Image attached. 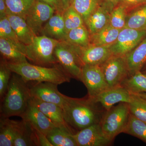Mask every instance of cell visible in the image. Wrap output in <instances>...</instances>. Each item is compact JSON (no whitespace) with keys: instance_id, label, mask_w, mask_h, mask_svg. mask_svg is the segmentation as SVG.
Wrapping results in <instances>:
<instances>
[{"instance_id":"1","label":"cell","mask_w":146,"mask_h":146,"mask_svg":"<svg viewBox=\"0 0 146 146\" xmlns=\"http://www.w3.org/2000/svg\"><path fill=\"white\" fill-rule=\"evenodd\" d=\"M62 108L65 121L77 132L92 125L100 123L105 111L89 96L76 98L64 95Z\"/></svg>"},{"instance_id":"2","label":"cell","mask_w":146,"mask_h":146,"mask_svg":"<svg viewBox=\"0 0 146 146\" xmlns=\"http://www.w3.org/2000/svg\"><path fill=\"white\" fill-rule=\"evenodd\" d=\"M8 89L1 102V117L19 116L25 111L31 98L28 82L21 76L13 72Z\"/></svg>"},{"instance_id":"3","label":"cell","mask_w":146,"mask_h":146,"mask_svg":"<svg viewBox=\"0 0 146 146\" xmlns=\"http://www.w3.org/2000/svg\"><path fill=\"white\" fill-rule=\"evenodd\" d=\"M7 64L13 72L18 74L27 82H47L59 85L70 82L72 78L58 64L50 68L33 65L28 61L16 63L7 62Z\"/></svg>"},{"instance_id":"4","label":"cell","mask_w":146,"mask_h":146,"mask_svg":"<svg viewBox=\"0 0 146 146\" xmlns=\"http://www.w3.org/2000/svg\"><path fill=\"white\" fill-rule=\"evenodd\" d=\"M130 115L128 103L121 102L105 111L100 124L105 136L113 142L119 134L123 133Z\"/></svg>"},{"instance_id":"5","label":"cell","mask_w":146,"mask_h":146,"mask_svg":"<svg viewBox=\"0 0 146 146\" xmlns=\"http://www.w3.org/2000/svg\"><path fill=\"white\" fill-rule=\"evenodd\" d=\"M59 42L45 35L35 36L30 44L26 45V56L36 65L44 66L58 64L54 52Z\"/></svg>"},{"instance_id":"6","label":"cell","mask_w":146,"mask_h":146,"mask_svg":"<svg viewBox=\"0 0 146 146\" xmlns=\"http://www.w3.org/2000/svg\"><path fill=\"white\" fill-rule=\"evenodd\" d=\"M54 54L58 63L70 76L81 81L82 66L72 46L65 41L59 42Z\"/></svg>"},{"instance_id":"7","label":"cell","mask_w":146,"mask_h":146,"mask_svg":"<svg viewBox=\"0 0 146 146\" xmlns=\"http://www.w3.org/2000/svg\"><path fill=\"white\" fill-rule=\"evenodd\" d=\"M100 66L109 89L121 86L123 82L129 76L124 56L112 55Z\"/></svg>"},{"instance_id":"8","label":"cell","mask_w":146,"mask_h":146,"mask_svg":"<svg viewBox=\"0 0 146 146\" xmlns=\"http://www.w3.org/2000/svg\"><path fill=\"white\" fill-rule=\"evenodd\" d=\"M146 36V30L124 28L121 30L115 43L109 47L110 50L114 55H125L135 48Z\"/></svg>"},{"instance_id":"9","label":"cell","mask_w":146,"mask_h":146,"mask_svg":"<svg viewBox=\"0 0 146 146\" xmlns=\"http://www.w3.org/2000/svg\"><path fill=\"white\" fill-rule=\"evenodd\" d=\"M81 81L86 86L90 98L109 89L100 65H84Z\"/></svg>"},{"instance_id":"10","label":"cell","mask_w":146,"mask_h":146,"mask_svg":"<svg viewBox=\"0 0 146 146\" xmlns=\"http://www.w3.org/2000/svg\"><path fill=\"white\" fill-rule=\"evenodd\" d=\"M55 12L50 6L39 0H36L26 16L27 24L35 36L39 35L44 23Z\"/></svg>"},{"instance_id":"11","label":"cell","mask_w":146,"mask_h":146,"mask_svg":"<svg viewBox=\"0 0 146 146\" xmlns=\"http://www.w3.org/2000/svg\"><path fill=\"white\" fill-rule=\"evenodd\" d=\"M70 45L76 54L82 67L84 65H101L113 55L109 47L90 44L84 47Z\"/></svg>"},{"instance_id":"12","label":"cell","mask_w":146,"mask_h":146,"mask_svg":"<svg viewBox=\"0 0 146 146\" xmlns=\"http://www.w3.org/2000/svg\"><path fill=\"white\" fill-rule=\"evenodd\" d=\"M29 85L32 98L47 102L52 103L62 108L64 95L58 89V84L44 82Z\"/></svg>"},{"instance_id":"13","label":"cell","mask_w":146,"mask_h":146,"mask_svg":"<svg viewBox=\"0 0 146 146\" xmlns=\"http://www.w3.org/2000/svg\"><path fill=\"white\" fill-rule=\"evenodd\" d=\"M73 136L78 146H107L112 143L105 136L100 123L89 126Z\"/></svg>"},{"instance_id":"14","label":"cell","mask_w":146,"mask_h":146,"mask_svg":"<svg viewBox=\"0 0 146 146\" xmlns=\"http://www.w3.org/2000/svg\"><path fill=\"white\" fill-rule=\"evenodd\" d=\"M131 94L128 90L120 86L110 88L91 98L99 104L105 111H107L116 104L129 103L131 100Z\"/></svg>"},{"instance_id":"15","label":"cell","mask_w":146,"mask_h":146,"mask_svg":"<svg viewBox=\"0 0 146 146\" xmlns=\"http://www.w3.org/2000/svg\"><path fill=\"white\" fill-rule=\"evenodd\" d=\"M21 117L33 127L39 130L46 136L56 127L46 115L30 102Z\"/></svg>"},{"instance_id":"16","label":"cell","mask_w":146,"mask_h":146,"mask_svg":"<svg viewBox=\"0 0 146 146\" xmlns=\"http://www.w3.org/2000/svg\"><path fill=\"white\" fill-rule=\"evenodd\" d=\"M114 7L103 1L89 16L85 25L90 33L94 34L110 25V15Z\"/></svg>"},{"instance_id":"17","label":"cell","mask_w":146,"mask_h":146,"mask_svg":"<svg viewBox=\"0 0 146 146\" xmlns=\"http://www.w3.org/2000/svg\"><path fill=\"white\" fill-rule=\"evenodd\" d=\"M30 102L46 115L56 126L70 131L75 134L74 132H73L74 131L65 121L63 109L60 106L52 103L42 101L32 97Z\"/></svg>"},{"instance_id":"18","label":"cell","mask_w":146,"mask_h":146,"mask_svg":"<svg viewBox=\"0 0 146 146\" xmlns=\"http://www.w3.org/2000/svg\"><path fill=\"white\" fill-rule=\"evenodd\" d=\"M40 34L59 42L66 40L67 33L63 14L56 13L44 26Z\"/></svg>"},{"instance_id":"19","label":"cell","mask_w":146,"mask_h":146,"mask_svg":"<svg viewBox=\"0 0 146 146\" xmlns=\"http://www.w3.org/2000/svg\"><path fill=\"white\" fill-rule=\"evenodd\" d=\"M124 56L129 76L141 71L146 63V36L135 48Z\"/></svg>"},{"instance_id":"20","label":"cell","mask_w":146,"mask_h":146,"mask_svg":"<svg viewBox=\"0 0 146 146\" xmlns=\"http://www.w3.org/2000/svg\"><path fill=\"white\" fill-rule=\"evenodd\" d=\"M11 25L20 41L28 45L32 42L35 35L27 24L25 18L13 14H7Z\"/></svg>"},{"instance_id":"21","label":"cell","mask_w":146,"mask_h":146,"mask_svg":"<svg viewBox=\"0 0 146 146\" xmlns=\"http://www.w3.org/2000/svg\"><path fill=\"white\" fill-rule=\"evenodd\" d=\"M0 52L7 63L27 62L25 54L18 47L7 39L0 38Z\"/></svg>"},{"instance_id":"22","label":"cell","mask_w":146,"mask_h":146,"mask_svg":"<svg viewBox=\"0 0 146 146\" xmlns=\"http://www.w3.org/2000/svg\"><path fill=\"white\" fill-rule=\"evenodd\" d=\"M20 121L1 117L0 119V146H13Z\"/></svg>"},{"instance_id":"23","label":"cell","mask_w":146,"mask_h":146,"mask_svg":"<svg viewBox=\"0 0 146 146\" xmlns=\"http://www.w3.org/2000/svg\"><path fill=\"white\" fill-rule=\"evenodd\" d=\"M121 29H115L110 25L94 34L90 35V44L110 47L117 38Z\"/></svg>"},{"instance_id":"24","label":"cell","mask_w":146,"mask_h":146,"mask_svg":"<svg viewBox=\"0 0 146 146\" xmlns=\"http://www.w3.org/2000/svg\"><path fill=\"white\" fill-rule=\"evenodd\" d=\"M37 146L34 129L22 119L20 121L13 146Z\"/></svg>"},{"instance_id":"25","label":"cell","mask_w":146,"mask_h":146,"mask_svg":"<svg viewBox=\"0 0 146 146\" xmlns=\"http://www.w3.org/2000/svg\"><path fill=\"white\" fill-rule=\"evenodd\" d=\"M125 27L138 30H146V3L127 12Z\"/></svg>"},{"instance_id":"26","label":"cell","mask_w":146,"mask_h":146,"mask_svg":"<svg viewBox=\"0 0 146 146\" xmlns=\"http://www.w3.org/2000/svg\"><path fill=\"white\" fill-rule=\"evenodd\" d=\"M74 134L70 131L56 127L47 137L53 146H78Z\"/></svg>"},{"instance_id":"27","label":"cell","mask_w":146,"mask_h":146,"mask_svg":"<svg viewBox=\"0 0 146 146\" xmlns=\"http://www.w3.org/2000/svg\"><path fill=\"white\" fill-rule=\"evenodd\" d=\"M65 42L76 46H87L90 44V33L85 25H83L68 32Z\"/></svg>"},{"instance_id":"28","label":"cell","mask_w":146,"mask_h":146,"mask_svg":"<svg viewBox=\"0 0 146 146\" xmlns=\"http://www.w3.org/2000/svg\"><path fill=\"white\" fill-rule=\"evenodd\" d=\"M121 86L131 93H146V75L141 71L129 76L123 82Z\"/></svg>"},{"instance_id":"29","label":"cell","mask_w":146,"mask_h":146,"mask_svg":"<svg viewBox=\"0 0 146 146\" xmlns=\"http://www.w3.org/2000/svg\"><path fill=\"white\" fill-rule=\"evenodd\" d=\"M103 1L104 0H73L70 6L81 16L85 23L89 16Z\"/></svg>"},{"instance_id":"30","label":"cell","mask_w":146,"mask_h":146,"mask_svg":"<svg viewBox=\"0 0 146 146\" xmlns=\"http://www.w3.org/2000/svg\"><path fill=\"white\" fill-rule=\"evenodd\" d=\"M139 138L146 144V122L130 114L128 122L123 132Z\"/></svg>"},{"instance_id":"31","label":"cell","mask_w":146,"mask_h":146,"mask_svg":"<svg viewBox=\"0 0 146 146\" xmlns=\"http://www.w3.org/2000/svg\"><path fill=\"white\" fill-rule=\"evenodd\" d=\"M0 38L10 41L18 47L26 55V45L19 41L7 16L0 18Z\"/></svg>"},{"instance_id":"32","label":"cell","mask_w":146,"mask_h":146,"mask_svg":"<svg viewBox=\"0 0 146 146\" xmlns=\"http://www.w3.org/2000/svg\"><path fill=\"white\" fill-rule=\"evenodd\" d=\"M36 0H6V15L13 14L25 18Z\"/></svg>"},{"instance_id":"33","label":"cell","mask_w":146,"mask_h":146,"mask_svg":"<svg viewBox=\"0 0 146 146\" xmlns=\"http://www.w3.org/2000/svg\"><path fill=\"white\" fill-rule=\"evenodd\" d=\"M131 94V100L128 103L130 114L146 122V100L136 94Z\"/></svg>"},{"instance_id":"34","label":"cell","mask_w":146,"mask_h":146,"mask_svg":"<svg viewBox=\"0 0 146 146\" xmlns=\"http://www.w3.org/2000/svg\"><path fill=\"white\" fill-rule=\"evenodd\" d=\"M63 16L67 34L71 30L85 25L82 17L72 7L65 9Z\"/></svg>"},{"instance_id":"35","label":"cell","mask_w":146,"mask_h":146,"mask_svg":"<svg viewBox=\"0 0 146 146\" xmlns=\"http://www.w3.org/2000/svg\"><path fill=\"white\" fill-rule=\"evenodd\" d=\"M127 11L124 6L118 4L112 10L110 25L115 29H122L125 27Z\"/></svg>"},{"instance_id":"36","label":"cell","mask_w":146,"mask_h":146,"mask_svg":"<svg viewBox=\"0 0 146 146\" xmlns=\"http://www.w3.org/2000/svg\"><path fill=\"white\" fill-rule=\"evenodd\" d=\"M12 72L9 68L7 62L2 58L0 63V98L2 100L7 91Z\"/></svg>"},{"instance_id":"37","label":"cell","mask_w":146,"mask_h":146,"mask_svg":"<svg viewBox=\"0 0 146 146\" xmlns=\"http://www.w3.org/2000/svg\"><path fill=\"white\" fill-rule=\"evenodd\" d=\"M36 145L38 146H53L47 138V136L39 130L34 128Z\"/></svg>"},{"instance_id":"38","label":"cell","mask_w":146,"mask_h":146,"mask_svg":"<svg viewBox=\"0 0 146 146\" xmlns=\"http://www.w3.org/2000/svg\"><path fill=\"white\" fill-rule=\"evenodd\" d=\"M146 3V0H120L119 4L126 9L127 12L133 9Z\"/></svg>"},{"instance_id":"39","label":"cell","mask_w":146,"mask_h":146,"mask_svg":"<svg viewBox=\"0 0 146 146\" xmlns=\"http://www.w3.org/2000/svg\"><path fill=\"white\" fill-rule=\"evenodd\" d=\"M46 3L54 9L56 13L63 14L64 11L62 3L60 0H39Z\"/></svg>"},{"instance_id":"40","label":"cell","mask_w":146,"mask_h":146,"mask_svg":"<svg viewBox=\"0 0 146 146\" xmlns=\"http://www.w3.org/2000/svg\"><path fill=\"white\" fill-rule=\"evenodd\" d=\"M6 0H0V18L6 16Z\"/></svg>"},{"instance_id":"41","label":"cell","mask_w":146,"mask_h":146,"mask_svg":"<svg viewBox=\"0 0 146 146\" xmlns=\"http://www.w3.org/2000/svg\"><path fill=\"white\" fill-rule=\"evenodd\" d=\"M64 11L70 7L73 0H60Z\"/></svg>"},{"instance_id":"42","label":"cell","mask_w":146,"mask_h":146,"mask_svg":"<svg viewBox=\"0 0 146 146\" xmlns=\"http://www.w3.org/2000/svg\"><path fill=\"white\" fill-rule=\"evenodd\" d=\"M120 1V0H104L105 2L111 5L114 7L119 4Z\"/></svg>"},{"instance_id":"43","label":"cell","mask_w":146,"mask_h":146,"mask_svg":"<svg viewBox=\"0 0 146 146\" xmlns=\"http://www.w3.org/2000/svg\"><path fill=\"white\" fill-rule=\"evenodd\" d=\"M136 95H138V96H140L141 98H143L145 100H146V93H138V94H135Z\"/></svg>"},{"instance_id":"44","label":"cell","mask_w":146,"mask_h":146,"mask_svg":"<svg viewBox=\"0 0 146 146\" xmlns=\"http://www.w3.org/2000/svg\"><path fill=\"white\" fill-rule=\"evenodd\" d=\"M143 73L144 74H145L146 75V70H145L144 71V72H143Z\"/></svg>"},{"instance_id":"45","label":"cell","mask_w":146,"mask_h":146,"mask_svg":"<svg viewBox=\"0 0 146 146\" xmlns=\"http://www.w3.org/2000/svg\"><path fill=\"white\" fill-rule=\"evenodd\" d=\"M145 66L146 67V63H145Z\"/></svg>"}]
</instances>
